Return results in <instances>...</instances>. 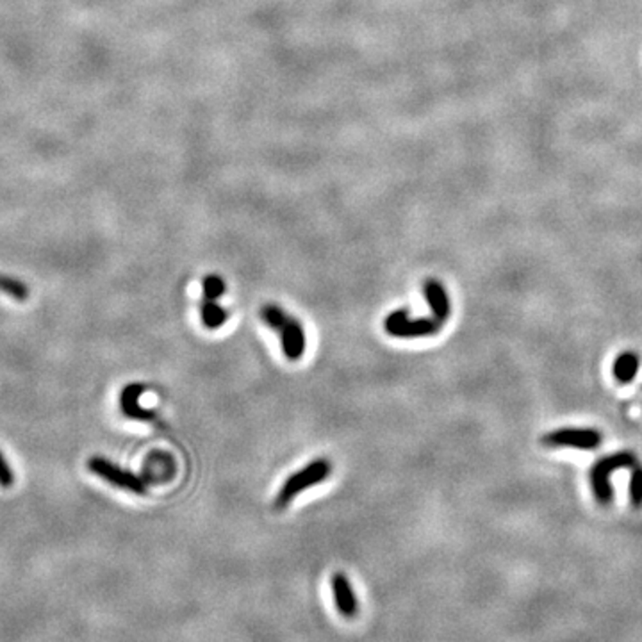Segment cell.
Instances as JSON below:
<instances>
[{
  "instance_id": "6da1fadb",
  "label": "cell",
  "mask_w": 642,
  "mask_h": 642,
  "mask_svg": "<svg viewBox=\"0 0 642 642\" xmlns=\"http://www.w3.org/2000/svg\"><path fill=\"white\" fill-rule=\"evenodd\" d=\"M637 462L635 453L631 451H615L599 459L590 469V485L594 498L599 505L606 507L614 500V487L610 484V476L622 467H631Z\"/></svg>"
},
{
  "instance_id": "7a4b0ae2",
  "label": "cell",
  "mask_w": 642,
  "mask_h": 642,
  "mask_svg": "<svg viewBox=\"0 0 642 642\" xmlns=\"http://www.w3.org/2000/svg\"><path fill=\"white\" fill-rule=\"evenodd\" d=\"M330 471H332V464L327 459H316L311 464H307L305 467L293 473L280 487L277 500H275V508L288 507L297 494L327 480L330 476Z\"/></svg>"
},
{
  "instance_id": "3957f363",
  "label": "cell",
  "mask_w": 642,
  "mask_h": 642,
  "mask_svg": "<svg viewBox=\"0 0 642 642\" xmlns=\"http://www.w3.org/2000/svg\"><path fill=\"white\" fill-rule=\"evenodd\" d=\"M88 467L93 475L104 478L106 482H110L111 485L115 487H120V489H126L129 492H134V494H145L147 492V484L142 476L134 475L133 471H127L117 464H113L111 460L101 457V455H95L88 460Z\"/></svg>"
},
{
  "instance_id": "277c9868",
  "label": "cell",
  "mask_w": 642,
  "mask_h": 642,
  "mask_svg": "<svg viewBox=\"0 0 642 642\" xmlns=\"http://www.w3.org/2000/svg\"><path fill=\"white\" fill-rule=\"evenodd\" d=\"M443 323H439L435 318H418L410 320L409 311H393L384 320V329L393 337H423L437 334Z\"/></svg>"
},
{
  "instance_id": "5b68a950",
  "label": "cell",
  "mask_w": 642,
  "mask_h": 642,
  "mask_svg": "<svg viewBox=\"0 0 642 642\" xmlns=\"http://www.w3.org/2000/svg\"><path fill=\"white\" fill-rule=\"evenodd\" d=\"M603 435L596 428H558L540 437V443L549 448H574V450H596L601 446Z\"/></svg>"
},
{
  "instance_id": "8992f818",
  "label": "cell",
  "mask_w": 642,
  "mask_h": 642,
  "mask_svg": "<svg viewBox=\"0 0 642 642\" xmlns=\"http://www.w3.org/2000/svg\"><path fill=\"white\" fill-rule=\"evenodd\" d=\"M330 583H332L334 601H336L339 615L348 621L355 619L359 615V601L355 597V592L352 589L348 576L345 573H336V574H332Z\"/></svg>"
},
{
  "instance_id": "52a82bcc",
  "label": "cell",
  "mask_w": 642,
  "mask_h": 642,
  "mask_svg": "<svg viewBox=\"0 0 642 642\" xmlns=\"http://www.w3.org/2000/svg\"><path fill=\"white\" fill-rule=\"evenodd\" d=\"M282 339V352L289 361L302 359L305 352V332L298 320L288 318L286 325L279 330Z\"/></svg>"
},
{
  "instance_id": "ba28073f",
  "label": "cell",
  "mask_w": 642,
  "mask_h": 642,
  "mask_svg": "<svg viewBox=\"0 0 642 642\" xmlns=\"http://www.w3.org/2000/svg\"><path fill=\"white\" fill-rule=\"evenodd\" d=\"M147 391V386L143 384H129L124 387L122 394H120V407H122V412L131 418V419H140V421H150L156 418V412L150 410V409H143L140 405V396Z\"/></svg>"
},
{
  "instance_id": "9c48e42d",
  "label": "cell",
  "mask_w": 642,
  "mask_h": 642,
  "mask_svg": "<svg viewBox=\"0 0 642 642\" xmlns=\"http://www.w3.org/2000/svg\"><path fill=\"white\" fill-rule=\"evenodd\" d=\"M423 295H425V300H427L428 307L432 309L434 318L439 323H444L448 320V316H450V311H451L450 298H448V293H446L444 286L435 279H428L423 284Z\"/></svg>"
},
{
  "instance_id": "30bf717a",
  "label": "cell",
  "mask_w": 642,
  "mask_h": 642,
  "mask_svg": "<svg viewBox=\"0 0 642 642\" xmlns=\"http://www.w3.org/2000/svg\"><path fill=\"white\" fill-rule=\"evenodd\" d=\"M175 473V466L174 460L168 453L163 451H154L149 455L147 462L143 464V480L145 484L150 482H167L170 478H174Z\"/></svg>"
},
{
  "instance_id": "8fae6325",
  "label": "cell",
  "mask_w": 642,
  "mask_h": 642,
  "mask_svg": "<svg viewBox=\"0 0 642 642\" xmlns=\"http://www.w3.org/2000/svg\"><path fill=\"white\" fill-rule=\"evenodd\" d=\"M640 359L635 352H622L615 357L612 364V373L619 384H630L638 373Z\"/></svg>"
},
{
  "instance_id": "7c38bea8",
  "label": "cell",
  "mask_w": 642,
  "mask_h": 642,
  "mask_svg": "<svg viewBox=\"0 0 642 642\" xmlns=\"http://www.w3.org/2000/svg\"><path fill=\"white\" fill-rule=\"evenodd\" d=\"M200 314H202V321L207 329H218L225 323L227 320V313L223 307H220L216 304V300H204L202 302V307H200Z\"/></svg>"
},
{
  "instance_id": "4fadbf2b",
  "label": "cell",
  "mask_w": 642,
  "mask_h": 642,
  "mask_svg": "<svg viewBox=\"0 0 642 642\" xmlns=\"http://www.w3.org/2000/svg\"><path fill=\"white\" fill-rule=\"evenodd\" d=\"M0 291L10 295V297H13V298L19 300V302L28 300L29 295H31L28 284H24V282L19 280V279L8 277V275H0Z\"/></svg>"
},
{
  "instance_id": "5bb4252c",
  "label": "cell",
  "mask_w": 642,
  "mask_h": 642,
  "mask_svg": "<svg viewBox=\"0 0 642 642\" xmlns=\"http://www.w3.org/2000/svg\"><path fill=\"white\" fill-rule=\"evenodd\" d=\"M630 469V503L633 508H642V464L635 462Z\"/></svg>"
},
{
  "instance_id": "9a60e30c",
  "label": "cell",
  "mask_w": 642,
  "mask_h": 642,
  "mask_svg": "<svg viewBox=\"0 0 642 642\" xmlns=\"http://www.w3.org/2000/svg\"><path fill=\"white\" fill-rule=\"evenodd\" d=\"M261 318H263V321L270 327V329H273V330H280L284 325H286V321H288V313H284L279 305H273V304H268V305H264L263 307V311H261Z\"/></svg>"
},
{
  "instance_id": "2e32d148",
  "label": "cell",
  "mask_w": 642,
  "mask_h": 642,
  "mask_svg": "<svg viewBox=\"0 0 642 642\" xmlns=\"http://www.w3.org/2000/svg\"><path fill=\"white\" fill-rule=\"evenodd\" d=\"M202 289H204V297L207 300H218L225 291V282L218 275H209L204 279Z\"/></svg>"
},
{
  "instance_id": "e0dca14e",
  "label": "cell",
  "mask_w": 642,
  "mask_h": 642,
  "mask_svg": "<svg viewBox=\"0 0 642 642\" xmlns=\"http://www.w3.org/2000/svg\"><path fill=\"white\" fill-rule=\"evenodd\" d=\"M15 484V473L12 471L8 460L4 459L3 451H0V487H12Z\"/></svg>"
}]
</instances>
